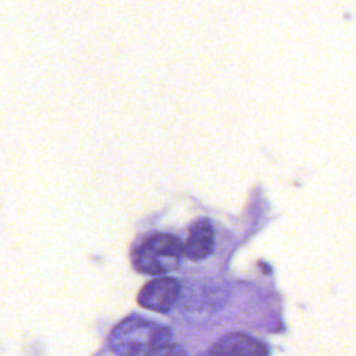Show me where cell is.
<instances>
[{
    "instance_id": "6da1fadb",
    "label": "cell",
    "mask_w": 356,
    "mask_h": 356,
    "mask_svg": "<svg viewBox=\"0 0 356 356\" xmlns=\"http://www.w3.org/2000/svg\"><path fill=\"white\" fill-rule=\"evenodd\" d=\"M171 342V330L143 316H129L108 335V346L117 356H146Z\"/></svg>"
},
{
    "instance_id": "7a4b0ae2",
    "label": "cell",
    "mask_w": 356,
    "mask_h": 356,
    "mask_svg": "<svg viewBox=\"0 0 356 356\" xmlns=\"http://www.w3.org/2000/svg\"><path fill=\"white\" fill-rule=\"evenodd\" d=\"M184 243L170 234L147 236L132 253L135 268L146 275H164L175 270L182 259Z\"/></svg>"
},
{
    "instance_id": "3957f363",
    "label": "cell",
    "mask_w": 356,
    "mask_h": 356,
    "mask_svg": "<svg viewBox=\"0 0 356 356\" xmlns=\"http://www.w3.org/2000/svg\"><path fill=\"white\" fill-rule=\"evenodd\" d=\"M181 293V284L177 278L160 275L143 285L138 295V303L152 312L167 313L177 303Z\"/></svg>"
},
{
    "instance_id": "277c9868",
    "label": "cell",
    "mask_w": 356,
    "mask_h": 356,
    "mask_svg": "<svg viewBox=\"0 0 356 356\" xmlns=\"http://www.w3.org/2000/svg\"><path fill=\"white\" fill-rule=\"evenodd\" d=\"M210 350L216 356H267L266 345L243 332H229L221 337Z\"/></svg>"
},
{
    "instance_id": "5b68a950",
    "label": "cell",
    "mask_w": 356,
    "mask_h": 356,
    "mask_svg": "<svg viewBox=\"0 0 356 356\" xmlns=\"http://www.w3.org/2000/svg\"><path fill=\"white\" fill-rule=\"evenodd\" d=\"M214 249V231L211 222L206 218L196 220L188 229L184 242V253L191 260H203L211 254Z\"/></svg>"
},
{
    "instance_id": "8992f818",
    "label": "cell",
    "mask_w": 356,
    "mask_h": 356,
    "mask_svg": "<svg viewBox=\"0 0 356 356\" xmlns=\"http://www.w3.org/2000/svg\"><path fill=\"white\" fill-rule=\"evenodd\" d=\"M146 356H188V355H186V350L181 345L168 342V343L154 349L153 352L147 353Z\"/></svg>"
},
{
    "instance_id": "52a82bcc",
    "label": "cell",
    "mask_w": 356,
    "mask_h": 356,
    "mask_svg": "<svg viewBox=\"0 0 356 356\" xmlns=\"http://www.w3.org/2000/svg\"><path fill=\"white\" fill-rule=\"evenodd\" d=\"M199 356H216V355L209 349V350H206V352H202Z\"/></svg>"
}]
</instances>
